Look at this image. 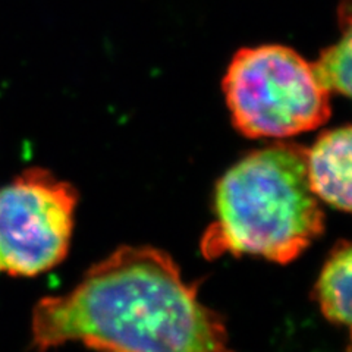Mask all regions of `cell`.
I'll use <instances>...</instances> for the list:
<instances>
[{
	"instance_id": "obj_5",
	"label": "cell",
	"mask_w": 352,
	"mask_h": 352,
	"mask_svg": "<svg viewBox=\"0 0 352 352\" xmlns=\"http://www.w3.org/2000/svg\"><path fill=\"white\" fill-rule=\"evenodd\" d=\"M351 128L327 131L307 150L308 182L318 200L351 212Z\"/></svg>"
},
{
	"instance_id": "obj_7",
	"label": "cell",
	"mask_w": 352,
	"mask_h": 352,
	"mask_svg": "<svg viewBox=\"0 0 352 352\" xmlns=\"http://www.w3.org/2000/svg\"><path fill=\"white\" fill-rule=\"evenodd\" d=\"M313 65L317 80L332 94H351V34L346 28L344 37L326 49Z\"/></svg>"
},
{
	"instance_id": "obj_8",
	"label": "cell",
	"mask_w": 352,
	"mask_h": 352,
	"mask_svg": "<svg viewBox=\"0 0 352 352\" xmlns=\"http://www.w3.org/2000/svg\"><path fill=\"white\" fill-rule=\"evenodd\" d=\"M346 352H351V348H349V346L346 348Z\"/></svg>"
},
{
	"instance_id": "obj_1",
	"label": "cell",
	"mask_w": 352,
	"mask_h": 352,
	"mask_svg": "<svg viewBox=\"0 0 352 352\" xmlns=\"http://www.w3.org/2000/svg\"><path fill=\"white\" fill-rule=\"evenodd\" d=\"M31 333L40 351L81 342L98 352H235L198 283L153 247L118 248L71 292L40 300Z\"/></svg>"
},
{
	"instance_id": "obj_4",
	"label": "cell",
	"mask_w": 352,
	"mask_h": 352,
	"mask_svg": "<svg viewBox=\"0 0 352 352\" xmlns=\"http://www.w3.org/2000/svg\"><path fill=\"white\" fill-rule=\"evenodd\" d=\"M78 192L50 170L30 168L0 186V274L37 276L68 254Z\"/></svg>"
},
{
	"instance_id": "obj_6",
	"label": "cell",
	"mask_w": 352,
	"mask_h": 352,
	"mask_svg": "<svg viewBox=\"0 0 352 352\" xmlns=\"http://www.w3.org/2000/svg\"><path fill=\"white\" fill-rule=\"evenodd\" d=\"M351 272L352 248L340 241L330 252L316 283V300L329 322L351 324Z\"/></svg>"
},
{
	"instance_id": "obj_2",
	"label": "cell",
	"mask_w": 352,
	"mask_h": 352,
	"mask_svg": "<svg viewBox=\"0 0 352 352\" xmlns=\"http://www.w3.org/2000/svg\"><path fill=\"white\" fill-rule=\"evenodd\" d=\"M214 213L200 244L206 258L250 254L285 264L300 257L324 230L307 148L274 142L247 154L219 181Z\"/></svg>"
},
{
	"instance_id": "obj_3",
	"label": "cell",
	"mask_w": 352,
	"mask_h": 352,
	"mask_svg": "<svg viewBox=\"0 0 352 352\" xmlns=\"http://www.w3.org/2000/svg\"><path fill=\"white\" fill-rule=\"evenodd\" d=\"M223 91L235 128L250 138H289L330 118V93L313 65L286 46L239 50Z\"/></svg>"
}]
</instances>
